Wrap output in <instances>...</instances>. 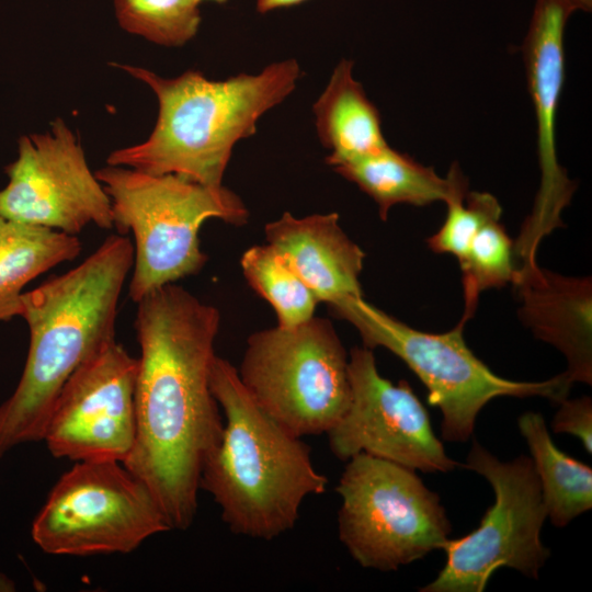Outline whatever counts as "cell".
Returning <instances> with one entry per match:
<instances>
[{"label": "cell", "instance_id": "8992f818", "mask_svg": "<svg viewBox=\"0 0 592 592\" xmlns=\"http://www.w3.org/2000/svg\"><path fill=\"white\" fill-rule=\"evenodd\" d=\"M337 318L350 322L363 346H383L402 360L428 389V401L441 410L442 437L467 441L480 410L497 397L548 398L560 403L571 385L562 373L543 382H516L494 374L467 346L465 322L443 333H430L399 321L362 296H345L328 305Z\"/></svg>", "mask_w": 592, "mask_h": 592}, {"label": "cell", "instance_id": "6da1fadb", "mask_svg": "<svg viewBox=\"0 0 592 592\" xmlns=\"http://www.w3.org/2000/svg\"><path fill=\"white\" fill-rule=\"evenodd\" d=\"M136 304V436L123 465L149 488L170 528L186 530L224 428L209 382L220 314L174 283Z\"/></svg>", "mask_w": 592, "mask_h": 592}, {"label": "cell", "instance_id": "603a6c76", "mask_svg": "<svg viewBox=\"0 0 592 592\" xmlns=\"http://www.w3.org/2000/svg\"><path fill=\"white\" fill-rule=\"evenodd\" d=\"M514 243L500 219L483 225L458 260L463 274L465 323L475 314L480 293L513 283L517 267L513 261Z\"/></svg>", "mask_w": 592, "mask_h": 592}, {"label": "cell", "instance_id": "277c9868", "mask_svg": "<svg viewBox=\"0 0 592 592\" xmlns=\"http://www.w3.org/2000/svg\"><path fill=\"white\" fill-rule=\"evenodd\" d=\"M209 382L225 422L201 489L232 533L273 539L295 526L303 501L323 493L328 479L315 468L309 445L257 405L227 360L215 355Z\"/></svg>", "mask_w": 592, "mask_h": 592}, {"label": "cell", "instance_id": "7402d4cb", "mask_svg": "<svg viewBox=\"0 0 592 592\" xmlns=\"http://www.w3.org/2000/svg\"><path fill=\"white\" fill-rule=\"evenodd\" d=\"M118 25L166 47H181L201 26L202 0H112Z\"/></svg>", "mask_w": 592, "mask_h": 592}, {"label": "cell", "instance_id": "d6986e66", "mask_svg": "<svg viewBox=\"0 0 592 592\" xmlns=\"http://www.w3.org/2000/svg\"><path fill=\"white\" fill-rule=\"evenodd\" d=\"M77 236L0 217V322L22 312L24 287L81 252Z\"/></svg>", "mask_w": 592, "mask_h": 592}, {"label": "cell", "instance_id": "5bb4252c", "mask_svg": "<svg viewBox=\"0 0 592 592\" xmlns=\"http://www.w3.org/2000/svg\"><path fill=\"white\" fill-rule=\"evenodd\" d=\"M576 11L568 0H536L523 43L527 88L536 117L540 185L532 214L514 243L522 261L535 260L540 240L562 225L576 183L559 164L556 149L558 103L565 81V30Z\"/></svg>", "mask_w": 592, "mask_h": 592}, {"label": "cell", "instance_id": "83f0119b", "mask_svg": "<svg viewBox=\"0 0 592 592\" xmlns=\"http://www.w3.org/2000/svg\"><path fill=\"white\" fill-rule=\"evenodd\" d=\"M203 2L204 1H212V2H215V3H218V4H224L226 3L228 0H202Z\"/></svg>", "mask_w": 592, "mask_h": 592}, {"label": "cell", "instance_id": "e0dca14e", "mask_svg": "<svg viewBox=\"0 0 592 592\" xmlns=\"http://www.w3.org/2000/svg\"><path fill=\"white\" fill-rule=\"evenodd\" d=\"M353 66L342 58L312 105L317 135L330 151L326 162L332 168L388 146L379 112L354 78Z\"/></svg>", "mask_w": 592, "mask_h": 592}, {"label": "cell", "instance_id": "ac0fdd59", "mask_svg": "<svg viewBox=\"0 0 592 592\" xmlns=\"http://www.w3.org/2000/svg\"><path fill=\"white\" fill-rule=\"evenodd\" d=\"M333 170L372 197L383 220L397 204L445 203L464 175L459 166L453 163L447 177L442 178L432 167L421 164L389 145L375 153L335 166Z\"/></svg>", "mask_w": 592, "mask_h": 592}, {"label": "cell", "instance_id": "7a4b0ae2", "mask_svg": "<svg viewBox=\"0 0 592 592\" xmlns=\"http://www.w3.org/2000/svg\"><path fill=\"white\" fill-rule=\"evenodd\" d=\"M125 235L109 236L83 262L22 294L30 344L13 394L0 406V459L13 447L43 441L68 378L115 341L121 293L133 269Z\"/></svg>", "mask_w": 592, "mask_h": 592}, {"label": "cell", "instance_id": "9a60e30c", "mask_svg": "<svg viewBox=\"0 0 592 592\" xmlns=\"http://www.w3.org/2000/svg\"><path fill=\"white\" fill-rule=\"evenodd\" d=\"M519 317L534 337L567 360L565 379L592 384V281L565 276L538 264L517 267L513 281Z\"/></svg>", "mask_w": 592, "mask_h": 592}, {"label": "cell", "instance_id": "8fae6325", "mask_svg": "<svg viewBox=\"0 0 592 592\" xmlns=\"http://www.w3.org/2000/svg\"><path fill=\"white\" fill-rule=\"evenodd\" d=\"M4 170L0 217L72 236L90 224L114 228L110 196L62 118L45 133L20 137L18 157Z\"/></svg>", "mask_w": 592, "mask_h": 592}, {"label": "cell", "instance_id": "d4e9b609", "mask_svg": "<svg viewBox=\"0 0 592 592\" xmlns=\"http://www.w3.org/2000/svg\"><path fill=\"white\" fill-rule=\"evenodd\" d=\"M551 422L555 433H568L579 439L585 451L592 452V400L589 396L567 398L560 403Z\"/></svg>", "mask_w": 592, "mask_h": 592}, {"label": "cell", "instance_id": "44dd1931", "mask_svg": "<svg viewBox=\"0 0 592 592\" xmlns=\"http://www.w3.org/2000/svg\"><path fill=\"white\" fill-rule=\"evenodd\" d=\"M240 263L251 288L274 308L278 327L293 328L315 316L319 300L274 247L253 246Z\"/></svg>", "mask_w": 592, "mask_h": 592}, {"label": "cell", "instance_id": "9c48e42d", "mask_svg": "<svg viewBox=\"0 0 592 592\" xmlns=\"http://www.w3.org/2000/svg\"><path fill=\"white\" fill-rule=\"evenodd\" d=\"M149 488L121 462H76L50 490L31 535L46 554H127L170 531Z\"/></svg>", "mask_w": 592, "mask_h": 592}, {"label": "cell", "instance_id": "cb8c5ba5", "mask_svg": "<svg viewBox=\"0 0 592 592\" xmlns=\"http://www.w3.org/2000/svg\"><path fill=\"white\" fill-rule=\"evenodd\" d=\"M446 218L441 228L428 239L429 248L435 253H448L459 260L471 239L487 223L500 219L502 207L488 192H469L463 175L449 198Z\"/></svg>", "mask_w": 592, "mask_h": 592}, {"label": "cell", "instance_id": "3957f363", "mask_svg": "<svg viewBox=\"0 0 592 592\" xmlns=\"http://www.w3.org/2000/svg\"><path fill=\"white\" fill-rule=\"evenodd\" d=\"M115 66L151 89L158 116L146 140L112 151L107 164L208 186L223 185L236 144L255 134L258 121L295 90L301 73L294 58L225 80L195 70L164 78L138 66Z\"/></svg>", "mask_w": 592, "mask_h": 592}, {"label": "cell", "instance_id": "52a82bcc", "mask_svg": "<svg viewBox=\"0 0 592 592\" xmlns=\"http://www.w3.org/2000/svg\"><path fill=\"white\" fill-rule=\"evenodd\" d=\"M237 371L257 405L299 437L327 433L350 405L349 356L325 318L252 333Z\"/></svg>", "mask_w": 592, "mask_h": 592}, {"label": "cell", "instance_id": "4316f807", "mask_svg": "<svg viewBox=\"0 0 592 592\" xmlns=\"http://www.w3.org/2000/svg\"><path fill=\"white\" fill-rule=\"evenodd\" d=\"M576 10L590 12L592 9V0H568Z\"/></svg>", "mask_w": 592, "mask_h": 592}, {"label": "cell", "instance_id": "5b68a950", "mask_svg": "<svg viewBox=\"0 0 592 592\" xmlns=\"http://www.w3.org/2000/svg\"><path fill=\"white\" fill-rule=\"evenodd\" d=\"M94 173L110 196L114 227L134 236L128 296L135 303L204 267L200 230L206 220L242 226L249 217L242 200L224 185L123 166L107 164Z\"/></svg>", "mask_w": 592, "mask_h": 592}, {"label": "cell", "instance_id": "ffe728a7", "mask_svg": "<svg viewBox=\"0 0 592 592\" xmlns=\"http://www.w3.org/2000/svg\"><path fill=\"white\" fill-rule=\"evenodd\" d=\"M517 424L532 455L547 517L554 526L565 527L592 508V469L555 445L540 413L525 412Z\"/></svg>", "mask_w": 592, "mask_h": 592}, {"label": "cell", "instance_id": "30bf717a", "mask_svg": "<svg viewBox=\"0 0 592 592\" xmlns=\"http://www.w3.org/2000/svg\"><path fill=\"white\" fill-rule=\"evenodd\" d=\"M464 466L488 480L494 503L476 530L444 543L445 565L420 591L481 592L501 567L537 579L550 551L540 539L547 509L532 458L502 462L474 440Z\"/></svg>", "mask_w": 592, "mask_h": 592}, {"label": "cell", "instance_id": "ba28073f", "mask_svg": "<svg viewBox=\"0 0 592 592\" xmlns=\"http://www.w3.org/2000/svg\"><path fill=\"white\" fill-rule=\"evenodd\" d=\"M335 488L341 543L363 568L392 571L442 549L452 525L414 469L358 453Z\"/></svg>", "mask_w": 592, "mask_h": 592}, {"label": "cell", "instance_id": "2e32d148", "mask_svg": "<svg viewBox=\"0 0 592 592\" xmlns=\"http://www.w3.org/2000/svg\"><path fill=\"white\" fill-rule=\"evenodd\" d=\"M265 237L319 303L362 296L360 275L365 253L343 231L337 213L295 217L286 212L265 226Z\"/></svg>", "mask_w": 592, "mask_h": 592}, {"label": "cell", "instance_id": "484cf974", "mask_svg": "<svg viewBox=\"0 0 592 592\" xmlns=\"http://www.w3.org/2000/svg\"><path fill=\"white\" fill-rule=\"evenodd\" d=\"M308 0H257L255 8L261 14H265L278 9L299 5Z\"/></svg>", "mask_w": 592, "mask_h": 592}, {"label": "cell", "instance_id": "4fadbf2b", "mask_svg": "<svg viewBox=\"0 0 592 592\" xmlns=\"http://www.w3.org/2000/svg\"><path fill=\"white\" fill-rule=\"evenodd\" d=\"M138 358L113 341L68 378L52 409L43 441L56 458L123 463L136 436Z\"/></svg>", "mask_w": 592, "mask_h": 592}, {"label": "cell", "instance_id": "7c38bea8", "mask_svg": "<svg viewBox=\"0 0 592 592\" xmlns=\"http://www.w3.org/2000/svg\"><path fill=\"white\" fill-rule=\"evenodd\" d=\"M349 378L350 405L326 433L337 458L346 462L366 453L423 473H447L458 465L446 454L410 385L379 374L373 350L350 351Z\"/></svg>", "mask_w": 592, "mask_h": 592}]
</instances>
